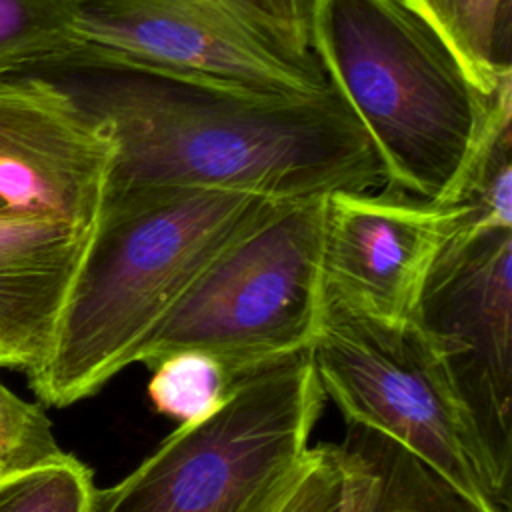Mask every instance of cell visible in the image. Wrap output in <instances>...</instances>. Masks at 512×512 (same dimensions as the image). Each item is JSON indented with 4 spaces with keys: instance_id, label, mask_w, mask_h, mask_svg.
<instances>
[{
    "instance_id": "6da1fadb",
    "label": "cell",
    "mask_w": 512,
    "mask_h": 512,
    "mask_svg": "<svg viewBox=\"0 0 512 512\" xmlns=\"http://www.w3.org/2000/svg\"><path fill=\"white\" fill-rule=\"evenodd\" d=\"M90 74L92 82L68 88L112 138L106 192L196 186L302 200L386 182L368 134L332 84L310 98H256Z\"/></svg>"
},
{
    "instance_id": "7a4b0ae2",
    "label": "cell",
    "mask_w": 512,
    "mask_h": 512,
    "mask_svg": "<svg viewBox=\"0 0 512 512\" xmlns=\"http://www.w3.org/2000/svg\"><path fill=\"white\" fill-rule=\"evenodd\" d=\"M270 202L196 186L106 192L50 352L28 376L40 402L70 406L132 366L136 348L194 278Z\"/></svg>"
},
{
    "instance_id": "3957f363",
    "label": "cell",
    "mask_w": 512,
    "mask_h": 512,
    "mask_svg": "<svg viewBox=\"0 0 512 512\" xmlns=\"http://www.w3.org/2000/svg\"><path fill=\"white\" fill-rule=\"evenodd\" d=\"M310 46L368 134L384 186L452 204L498 90L484 94L408 0H314Z\"/></svg>"
},
{
    "instance_id": "277c9868",
    "label": "cell",
    "mask_w": 512,
    "mask_h": 512,
    "mask_svg": "<svg viewBox=\"0 0 512 512\" xmlns=\"http://www.w3.org/2000/svg\"><path fill=\"white\" fill-rule=\"evenodd\" d=\"M310 348L238 376L208 416L182 422L88 512H278L322 414Z\"/></svg>"
},
{
    "instance_id": "5b68a950",
    "label": "cell",
    "mask_w": 512,
    "mask_h": 512,
    "mask_svg": "<svg viewBox=\"0 0 512 512\" xmlns=\"http://www.w3.org/2000/svg\"><path fill=\"white\" fill-rule=\"evenodd\" d=\"M326 196L272 200L224 246L136 348L132 364L198 350L232 378L308 350L322 306Z\"/></svg>"
},
{
    "instance_id": "8992f818",
    "label": "cell",
    "mask_w": 512,
    "mask_h": 512,
    "mask_svg": "<svg viewBox=\"0 0 512 512\" xmlns=\"http://www.w3.org/2000/svg\"><path fill=\"white\" fill-rule=\"evenodd\" d=\"M310 356L348 424L398 442L484 510L510 512V486L414 318L380 320L322 292Z\"/></svg>"
},
{
    "instance_id": "52a82bcc",
    "label": "cell",
    "mask_w": 512,
    "mask_h": 512,
    "mask_svg": "<svg viewBox=\"0 0 512 512\" xmlns=\"http://www.w3.org/2000/svg\"><path fill=\"white\" fill-rule=\"evenodd\" d=\"M74 72L134 74L256 98L330 90L252 0H80Z\"/></svg>"
},
{
    "instance_id": "ba28073f",
    "label": "cell",
    "mask_w": 512,
    "mask_h": 512,
    "mask_svg": "<svg viewBox=\"0 0 512 512\" xmlns=\"http://www.w3.org/2000/svg\"><path fill=\"white\" fill-rule=\"evenodd\" d=\"M414 320L440 352L496 474L510 486L512 228H458L428 274Z\"/></svg>"
},
{
    "instance_id": "9c48e42d",
    "label": "cell",
    "mask_w": 512,
    "mask_h": 512,
    "mask_svg": "<svg viewBox=\"0 0 512 512\" xmlns=\"http://www.w3.org/2000/svg\"><path fill=\"white\" fill-rule=\"evenodd\" d=\"M464 218L462 204L432 202L390 186L378 194H328L322 292L380 320H412L436 258Z\"/></svg>"
},
{
    "instance_id": "30bf717a",
    "label": "cell",
    "mask_w": 512,
    "mask_h": 512,
    "mask_svg": "<svg viewBox=\"0 0 512 512\" xmlns=\"http://www.w3.org/2000/svg\"><path fill=\"white\" fill-rule=\"evenodd\" d=\"M114 158L106 126L54 80H0V200L12 212L94 228Z\"/></svg>"
},
{
    "instance_id": "8fae6325",
    "label": "cell",
    "mask_w": 512,
    "mask_h": 512,
    "mask_svg": "<svg viewBox=\"0 0 512 512\" xmlns=\"http://www.w3.org/2000/svg\"><path fill=\"white\" fill-rule=\"evenodd\" d=\"M92 230L0 212V368L32 376L44 364Z\"/></svg>"
},
{
    "instance_id": "7c38bea8",
    "label": "cell",
    "mask_w": 512,
    "mask_h": 512,
    "mask_svg": "<svg viewBox=\"0 0 512 512\" xmlns=\"http://www.w3.org/2000/svg\"><path fill=\"white\" fill-rule=\"evenodd\" d=\"M448 42L472 82L494 94L512 80V0H408Z\"/></svg>"
},
{
    "instance_id": "4fadbf2b",
    "label": "cell",
    "mask_w": 512,
    "mask_h": 512,
    "mask_svg": "<svg viewBox=\"0 0 512 512\" xmlns=\"http://www.w3.org/2000/svg\"><path fill=\"white\" fill-rule=\"evenodd\" d=\"M80 0H0V80L70 70Z\"/></svg>"
},
{
    "instance_id": "5bb4252c",
    "label": "cell",
    "mask_w": 512,
    "mask_h": 512,
    "mask_svg": "<svg viewBox=\"0 0 512 512\" xmlns=\"http://www.w3.org/2000/svg\"><path fill=\"white\" fill-rule=\"evenodd\" d=\"M452 204L466 206L464 232L512 228V80L498 88L490 128Z\"/></svg>"
},
{
    "instance_id": "9a60e30c",
    "label": "cell",
    "mask_w": 512,
    "mask_h": 512,
    "mask_svg": "<svg viewBox=\"0 0 512 512\" xmlns=\"http://www.w3.org/2000/svg\"><path fill=\"white\" fill-rule=\"evenodd\" d=\"M236 378L214 356L198 350L174 352L152 366L148 398L156 412L182 422L212 414Z\"/></svg>"
},
{
    "instance_id": "2e32d148",
    "label": "cell",
    "mask_w": 512,
    "mask_h": 512,
    "mask_svg": "<svg viewBox=\"0 0 512 512\" xmlns=\"http://www.w3.org/2000/svg\"><path fill=\"white\" fill-rule=\"evenodd\" d=\"M94 488L92 470L62 452L0 476V512H88Z\"/></svg>"
},
{
    "instance_id": "e0dca14e",
    "label": "cell",
    "mask_w": 512,
    "mask_h": 512,
    "mask_svg": "<svg viewBox=\"0 0 512 512\" xmlns=\"http://www.w3.org/2000/svg\"><path fill=\"white\" fill-rule=\"evenodd\" d=\"M62 452L42 406L16 396L0 382V476Z\"/></svg>"
},
{
    "instance_id": "ac0fdd59",
    "label": "cell",
    "mask_w": 512,
    "mask_h": 512,
    "mask_svg": "<svg viewBox=\"0 0 512 512\" xmlns=\"http://www.w3.org/2000/svg\"><path fill=\"white\" fill-rule=\"evenodd\" d=\"M346 464L338 444L310 446L306 464L278 512H340Z\"/></svg>"
},
{
    "instance_id": "d6986e66",
    "label": "cell",
    "mask_w": 512,
    "mask_h": 512,
    "mask_svg": "<svg viewBox=\"0 0 512 512\" xmlns=\"http://www.w3.org/2000/svg\"><path fill=\"white\" fill-rule=\"evenodd\" d=\"M314 0H252L278 34L298 52H314L310 46V14Z\"/></svg>"
},
{
    "instance_id": "ffe728a7",
    "label": "cell",
    "mask_w": 512,
    "mask_h": 512,
    "mask_svg": "<svg viewBox=\"0 0 512 512\" xmlns=\"http://www.w3.org/2000/svg\"><path fill=\"white\" fill-rule=\"evenodd\" d=\"M6 210H8V206H6V204L0 200V212H6Z\"/></svg>"
}]
</instances>
